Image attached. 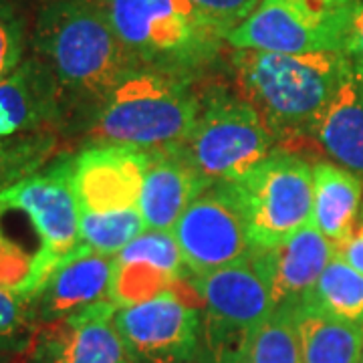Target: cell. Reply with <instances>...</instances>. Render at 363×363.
Returning a JSON list of instances; mask_svg holds the SVG:
<instances>
[{
  "mask_svg": "<svg viewBox=\"0 0 363 363\" xmlns=\"http://www.w3.org/2000/svg\"><path fill=\"white\" fill-rule=\"evenodd\" d=\"M37 252H28L0 230V286L33 303Z\"/></svg>",
  "mask_w": 363,
  "mask_h": 363,
  "instance_id": "484cf974",
  "label": "cell"
},
{
  "mask_svg": "<svg viewBox=\"0 0 363 363\" xmlns=\"http://www.w3.org/2000/svg\"><path fill=\"white\" fill-rule=\"evenodd\" d=\"M113 323L131 363H204L202 305L180 297L178 286L117 307Z\"/></svg>",
  "mask_w": 363,
  "mask_h": 363,
  "instance_id": "30bf717a",
  "label": "cell"
},
{
  "mask_svg": "<svg viewBox=\"0 0 363 363\" xmlns=\"http://www.w3.org/2000/svg\"><path fill=\"white\" fill-rule=\"evenodd\" d=\"M28 30L13 0H0V81L14 73L26 59Z\"/></svg>",
  "mask_w": 363,
  "mask_h": 363,
  "instance_id": "4316f807",
  "label": "cell"
},
{
  "mask_svg": "<svg viewBox=\"0 0 363 363\" xmlns=\"http://www.w3.org/2000/svg\"><path fill=\"white\" fill-rule=\"evenodd\" d=\"M188 279L172 230H145L113 257L109 301L131 307L174 291Z\"/></svg>",
  "mask_w": 363,
  "mask_h": 363,
  "instance_id": "5bb4252c",
  "label": "cell"
},
{
  "mask_svg": "<svg viewBox=\"0 0 363 363\" xmlns=\"http://www.w3.org/2000/svg\"><path fill=\"white\" fill-rule=\"evenodd\" d=\"M63 123L57 83L39 57L30 55L0 81V140Z\"/></svg>",
  "mask_w": 363,
  "mask_h": 363,
  "instance_id": "e0dca14e",
  "label": "cell"
},
{
  "mask_svg": "<svg viewBox=\"0 0 363 363\" xmlns=\"http://www.w3.org/2000/svg\"><path fill=\"white\" fill-rule=\"evenodd\" d=\"M111 272L113 257L81 245L52 269L37 291L33 298L37 323L57 321L109 301Z\"/></svg>",
  "mask_w": 363,
  "mask_h": 363,
  "instance_id": "9a60e30c",
  "label": "cell"
},
{
  "mask_svg": "<svg viewBox=\"0 0 363 363\" xmlns=\"http://www.w3.org/2000/svg\"><path fill=\"white\" fill-rule=\"evenodd\" d=\"M230 363H303L295 309H274Z\"/></svg>",
  "mask_w": 363,
  "mask_h": 363,
  "instance_id": "603a6c76",
  "label": "cell"
},
{
  "mask_svg": "<svg viewBox=\"0 0 363 363\" xmlns=\"http://www.w3.org/2000/svg\"><path fill=\"white\" fill-rule=\"evenodd\" d=\"M71 174L73 160L67 157L47 172L23 178L0 192V208L23 212L39 238L35 295L52 269L83 245Z\"/></svg>",
  "mask_w": 363,
  "mask_h": 363,
  "instance_id": "9c48e42d",
  "label": "cell"
},
{
  "mask_svg": "<svg viewBox=\"0 0 363 363\" xmlns=\"http://www.w3.org/2000/svg\"><path fill=\"white\" fill-rule=\"evenodd\" d=\"M351 6L333 9L315 0H260L242 23L230 28L234 51L277 55L343 51Z\"/></svg>",
  "mask_w": 363,
  "mask_h": 363,
  "instance_id": "ba28073f",
  "label": "cell"
},
{
  "mask_svg": "<svg viewBox=\"0 0 363 363\" xmlns=\"http://www.w3.org/2000/svg\"><path fill=\"white\" fill-rule=\"evenodd\" d=\"M35 327L33 303L0 286V353H23Z\"/></svg>",
  "mask_w": 363,
  "mask_h": 363,
  "instance_id": "d4e9b609",
  "label": "cell"
},
{
  "mask_svg": "<svg viewBox=\"0 0 363 363\" xmlns=\"http://www.w3.org/2000/svg\"><path fill=\"white\" fill-rule=\"evenodd\" d=\"M79 226L83 245L107 257H116L147 230L140 210L125 214H79Z\"/></svg>",
  "mask_w": 363,
  "mask_h": 363,
  "instance_id": "cb8c5ba5",
  "label": "cell"
},
{
  "mask_svg": "<svg viewBox=\"0 0 363 363\" xmlns=\"http://www.w3.org/2000/svg\"><path fill=\"white\" fill-rule=\"evenodd\" d=\"M200 95L190 79L135 67L99 104L85 125L91 145L166 150L186 142Z\"/></svg>",
  "mask_w": 363,
  "mask_h": 363,
  "instance_id": "277c9868",
  "label": "cell"
},
{
  "mask_svg": "<svg viewBox=\"0 0 363 363\" xmlns=\"http://www.w3.org/2000/svg\"><path fill=\"white\" fill-rule=\"evenodd\" d=\"M319 4H325V6H333V9H343V6H351L355 0H315Z\"/></svg>",
  "mask_w": 363,
  "mask_h": 363,
  "instance_id": "4dcf8cb0",
  "label": "cell"
},
{
  "mask_svg": "<svg viewBox=\"0 0 363 363\" xmlns=\"http://www.w3.org/2000/svg\"><path fill=\"white\" fill-rule=\"evenodd\" d=\"M147 152L128 145H91L73 157L79 214L138 212ZM142 212V210H140Z\"/></svg>",
  "mask_w": 363,
  "mask_h": 363,
  "instance_id": "4fadbf2b",
  "label": "cell"
},
{
  "mask_svg": "<svg viewBox=\"0 0 363 363\" xmlns=\"http://www.w3.org/2000/svg\"><path fill=\"white\" fill-rule=\"evenodd\" d=\"M343 51L350 57L353 67L363 75V0H355L351 4Z\"/></svg>",
  "mask_w": 363,
  "mask_h": 363,
  "instance_id": "f1b7e54d",
  "label": "cell"
},
{
  "mask_svg": "<svg viewBox=\"0 0 363 363\" xmlns=\"http://www.w3.org/2000/svg\"><path fill=\"white\" fill-rule=\"evenodd\" d=\"M230 63L238 93L257 107L274 138L313 133L351 69L345 51H234Z\"/></svg>",
  "mask_w": 363,
  "mask_h": 363,
  "instance_id": "7a4b0ae2",
  "label": "cell"
},
{
  "mask_svg": "<svg viewBox=\"0 0 363 363\" xmlns=\"http://www.w3.org/2000/svg\"><path fill=\"white\" fill-rule=\"evenodd\" d=\"M305 303L363 327V272L335 255Z\"/></svg>",
  "mask_w": 363,
  "mask_h": 363,
  "instance_id": "7402d4cb",
  "label": "cell"
},
{
  "mask_svg": "<svg viewBox=\"0 0 363 363\" xmlns=\"http://www.w3.org/2000/svg\"><path fill=\"white\" fill-rule=\"evenodd\" d=\"M30 45L57 83L63 123L75 117L83 130L109 91L138 67L97 0H43Z\"/></svg>",
  "mask_w": 363,
  "mask_h": 363,
  "instance_id": "6da1fadb",
  "label": "cell"
},
{
  "mask_svg": "<svg viewBox=\"0 0 363 363\" xmlns=\"http://www.w3.org/2000/svg\"><path fill=\"white\" fill-rule=\"evenodd\" d=\"M255 250L279 247L313 222V166L289 152H272L234 184Z\"/></svg>",
  "mask_w": 363,
  "mask_h": 363,
  "instance_id": "52a82bcc",
  "label": "cell"
},
{
  "mask_svg": "<svg viewBox=\"0 0 363 363\" xmlns=\"http://www.w3.org/2000/svg\"><path fill=\"white\" fill-rule=\"evenodd\" d=\"M313 135L341 168L363 180V75L353 63Z\"/></svg>",
  "mask_w": 363,
  "mask_h": 363,
  "instance_id": "d6986e66",
  "label": "cell"
},
{
  "mask_svg": "<svg viewBox=\"0 0 363 363\" xmlns=\"http://www.w3.org/2000/svg\"><path fill=\"white\" fill-rule=\"evenodd\" d=\"M188 277L240 262L255 252L234 184H210L172 228Z\"/></svg>",
  "mask_w": 363,
  "mask_h": 363,
  "instance_id": "8fae6325",
  "label": "cell"
},
{
  "mask_svg": "<svg viewBox=\"0 0 363 363\" xmlns=\"http://www.w3.org/2000/svg\"><path fill=\"white\" fill-rule=\"evenodd\" d=\"M208 184L176 150H147L143 176L142 210L147 230H172L186 208L206 190Z\"/></svg>",
  "mask_w": 363,
  "mask_h": 363,
  "instance_id": "ac0fdd59",
  "label": "cell"
},
{
  "mask_svg": "<svg viewBox=\"0 0 363 363\" xmlns=\"http://www.w3.org/2000/svg\"><path fill=\"white\" fill-rule=\"evenodd\" d=\"M186 142L176 150L208 184H236L272 154L274 135L240 93L210 87Z\"/></svg>",
  "mask_w": 363,
  "mask_h": 363,
  "instance_id": "5b68a950",
  "label": "cell"
},
{
  "mask_svg": "<svg viewBox=\"0 0 363 363\" xmlns=\"http://www.w3.org/2000/svg\"><path fill=\"white\" fill-rule=\"evenodd\" d=\"M303 363H362L363 327L301 303L295 309Z\"/></svg>",
  "mask_w": 363,
  "mask_h": 363,
  "instance_id": "44dd1931",
  "label": "cell"
},
{
  "mask_svg": "<svg viewBox=\"0 0 363 363\" xmlns=\"http://www.w3.org/2000/svg\"><path fill=\"white\" fill-rule=\"evenodd\" d=\"M362 363H363V355H362Z\"/></svg>",
  "mask_w": 363,
  "mask_h": 363,
  "instance_id": "d6a6232c",
  "label": "cell"
},
{
  "mask_svg": "<svg viewBox=\"0 0 363 363\" xmlns=\"http://www.w3.org/2000/svg\"><path fill=\"white\" fill-rule=\"evenodd\" d=\"M204 315V363H230L274 311L257 250L218 271L188 277Z\"/></svg>",
  "mask_w": 363,
  "mask_h": 363,
  "instance_id": "8992f818",
  "label": "cell"
},
{
  "mask_svg": "<svg viewBox=\"0 0 363 363\" xmlns=\"http://www.w3.org/2000/svg\"><path fill=\"white\" fill-rule=\"evenodd\" d=\"M257 255L271 285L274 309H297L337 255V247L309 224L283 245L257 250Z\"/></svg>",
  "mask_w": 363,
  "mask_h": 363,
  "instance_id": "2e32d148",
  "label": "cell"
},
{
  "mask_svg": "<svg viewBox=\"0 0 363 363\" xmlns=\"http://www.w3.org/2000/svg\"><path fill=\"white\" fill-rule=\"evenodd\" d=\"M337 255L345 262H350L353 269L363 272V208L359 214V220L355 224L351 236L337 248Z\"/></svg>",
  "mask_w": 363,
  "mask_h": 363,
  "instance_id": "f546056e",
  "label": "cell"
},
{
  "mask_svg": "<svg viewBox=\"0 0 363 363\" xmlns=\"http://www.w3.org/2000/svg\"><path fill=\"white\" fill-rule=\"evenodd\" d=\"M138 67L194 81L212 67L228 28L190 0H97Z\"/></svg>",
  "mask_w": 363,
  "mask_h": 363,
  "instance_id": "3957f363",
  "label": "cell"
},
{
  "mask_svg": "<svg viewBox=\"0 0 363 363\" xmlns=\"http://www.w3.org/2000/svg\"><path fill=\"white\" fill-rule=\"evenodd\" d=\"M0 363H18V359H13V357H9V355L0 353Z\"/></svg>",
  "mask_w": 363,
  "mask_h": 363,
  "instance_id": "1f68e13d",
  "label": "cell"
},
{
  "mask_svg": "<svg viewBox=\"0 0 363 363\" xmlns=\"http://www.w3.org/2000/svg\"><path fill=\"white\" fill-rule=\"evenodd\" d=\"M190 2H194L202 13L220 23L230 33V28L242 23L257 9L260 0H190Z\"/></svg>",
  "mask_w": 363,
  "mask_h": 363,
  "instance_id": "83f0119b",
  "label": "cell"
},
{
  "mask_svg": "<svg viewBox=\"0 0 363 363\" xmlns=\"http://www.w3.org/2000/svg\"><path fill=\"white\" fill-rule=\"evenodd\" d=\"M363 180L339 164L319 162L313 166V226L341 247L359 220Z\"/></svg>",
  "mask_w": 363,
  "mask_h": 363,
  "instance_id": "ffe728a7",
  "label": "cell"
},
{
  "mask_svg": "<svg viewBox=\"0 0 363 363\" xmlns=\"http://www.w3.org/2000/svg\"><path fill=\"white\" fill-rule=\"evenodd\" d=\"M105 301L57 321L37 323L18 363H131Z\"/></svg>",
  "mask_w": 363,
  "mask_h": 363,
  "instance_id": "7c38bea8",
  "label": "cell"
}]
</instances>
